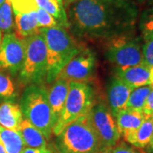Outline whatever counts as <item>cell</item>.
Masks as SVG:
<instances>
[{
    "instance_id": "cell-36",
    "label": "cell",
    "mask_w": 153,
    "mask_h": 153,
    "mask_svg": "<svg viewBox=\"0 0 153 153\" xmlns=\"http://www.w3.org/2000/svg\"><path fill=\"white\" fill-rule=\"evenodd\" d=\"M56 1H58L59 3H60V4H62L64 5V0H56Z\"/></svg>"
},
{
    "instance_id": "cell-25",
    "label": "cell",
    "mask_w": 153,
    "mask_h": 153,
    "mask_svg": "<svg viewBox=\"0 0 153 153\" xmlns=\"http://www.w3.org/2000/svg\"><path fill=\"white\" fill-rule=\"evenodd\" d=\"M14 14H25L38 9L35 0H9Z\"/></svg>"
},
{
    "instance_id": "cell-29",
    "label": "cell",
    "mask_w": 153,
    "mask_h": 153,
    "mask_svg": "<svg viewBox=\"0 0 153 153\" xmlns=\"http://www.w3.org/2000/svg\"><path fill=\"white\" fill-rule=\"evenodd\" d=\"M143 113L145 116H153V88L146 98L143 107Z\"/></svg>"
},
{
    "instance_id": "cell-12",
    "label": "cell",
    "mask_w": 153,
    "mask_h": 153,
    "mask_svg": "<svg viewBox=\"0 0 153 153\" xmlns=\"http://www.w3.org/2000/svg\"><path fill=\"white\" fill-rule=\"evenodd\" d=\"M53 82L54 83L48 91V97L51 110L52 122L55 127V123L60 118L63 107L66 103L69 90V82L62 79H55V82Z\"/></svg>"
},
{
    "instance_id": "cell-27",
    "label": "cell",
    "mask_w": 153,
    "mask_h": 153,
    "mask_svg": "<svg viewBox=\"0 0 153 153\" xmlns=\"http://www.w3.org/2000/svg\"><path fill=\"white\" fill-rule=\"evenodd\" d=\"M143 62L150 68L153 66V38L145 40L142 46Z\"/></svg>"
},
{
    "instance_id": "cell-5",
    "label": "cell",
    "mask_w": 153,
    "mask_h": 153,
    "mask_svg": "<svg viewBox=\"0 0 153 153\" xmlns=\"http://www.w3.org/2000/svg\"><path fill=\"white\" fill-rule=\"evenodd\" d=\"M94 99L93 88L87 82H69L66 103L53 128L55 136L73 121L87 115L94 105Z\"/></svg>"
},
{
    "instance_id": "cell-28",
    "label": "cell",
    "mask_w": 153,
    "mask_h": 153,
    "mask_svg": "<svg viewBox=\"0 0 153 153\" xmlns=\"http://www.w3.org/2000/svg\"><path fill=\"white\" fill-rule=\"evenodd\" d=\"M111 153H140V152L137 148L129 146L125 142H122L113 146Z\"/></svg>"
},
{
    "instance_id": "cell-23",
    "label": "cell",
    "mask_w": 153,
    "mask_h": 153,
    "mask_svg": "<svg viewBox=\"0 0 153 153\" xmlns=\"http://www.w3.org/2000/svg\"><path fill=\"white\" fill-rule=\"evenodd\" d=\"M16 86L10 76L0 71V100L10 101L16 98Z\"/></svg>"
},
{
    "instance_id": "cell-37",
    "label": "cell",
    "mask_w": 153,
    "mask_h": 153,
    "mask_svg": "<svg viewBox=\"0 0 153 153\" xmlns=\"http://www.w3.org/2000/svg\"><path fill=\"white\" fill-rule=\"evenodd\" d=\"M6 0H0V6L2 5V4H4V2H5Z\"/></svg>"
},
{
    "instance_id": "cell-30",
    "label": "cell",
    "mask_w": 153,
    "mask_h": 153,
    "mask_svg": "<svg viewBox=\"0 0 153 153\" xmlns=\"http://www.w3.org/2000/svg\"><path fill=\"white\" fill-rule=\"evenodd\" d=\"M22 153H54L49 148H31L26 147Z\"/></svg>"
},
{
    "instance_id": "cell-3",
    "label": "cell",
    "mask_w": 153,
    "mask_h": 153,
    "mask_svg": "<svg viewBox=\"0 0 153 153\" xmlns=\"http://www.w3.org/2000/svg\"><path fill=\"white\" fill-rule=\"evenodd\" d=\"M23 117L28 120L49 140L54 124L48 97V90L42 83L28 85L25 89L21 102Z\"/></svg>"
},
{
    "instance_id": "cell-21",
    "label": "cell",
    "mask_w": 153,
    "mask_h": 153,
    "mask_svg": "<svg viewBox=\"0 0 153 153\" xmlns=\"http://www.w3.org/2000/svg\"><path fill=\"white\" fill-rule=\"evenodd\" d=\"M152 88H153L150 84H148L132 89L128 100L127 102L126 109L143 111V107L145 105L146 98Z\"/></svg>"
},
{
    "instance_id": "cell-31",
    "label": "cell",
    "mask_w": 153,
    "mask_h": 153,
    "mask_svg": "<svg viewBox=\"0 0 153 153\" xmlns=\"http://www.w3.org/2000/svg\"><path fill=\"white\" fill-rule=\"evenodd\" d=\"M144 150H145V152L146 153H153V135L151 142L149 143V145Z\"/></svg>"
},
{
    "instance_id": "cell-22",
    "label": "cell",
    "mask_w": 153,
    "mask_h": 153,
    "mask_svg": "<svg viewBox=\"0 0 153 153\" xmlns=\"http://www.w3.org/2000/svg\"><path fill=\"white\" fill-rule=\"evenodd\" d=\"M15 28L14 13L9 0L0 6V32L3 33H12Z\"/></svg>"
},
{
    "instance_id": "cell-11",
    "label": "cell",
    "mask_w": 153,
    "mask_h": 153,
    "mask_svg": "<svg viewBox=\"0 0 153 153\" xmlns=\"http://www.w3.org/2000/svg\"><path fill=\"white\" fill-rule=\"evenodd\" d=\"M131 91V88L128 87L117 76L111 78L107 89V94L110 110L114 117L121 111L126 109Z\"/></svg>"
},
{
    "instance_id": "cell-14",
    "label": "cell",
    "mask_w": 153,
    "mask_h": 153,
    "mask_svg": "<svg viewBox=\"0 0 153 153\" xmlns=\"http://www.w3.org/2000/svg\"><path fill=\"white\" fill-rule=\"evenodd\" d=\"M145 117L143 111H140L124 109L118 112L115 119L121 136L125 138L135 131L141 125Z\"/></svg>"
},
{
    "instance_id": "cell-32",
    "label": "cell",
    "mask_w": 153,
    "mask_h": 153,
    "mask_svg": "<svg viewBox=\"0 0 153 153\" xmlns=\"http://www.w3.org/2000/svg\"><path fill=\"white\" fill-rule=\"evenodd\" d=\"M112 147H103L95 153H111Z\"/></svg>"
},
{
    "instance_id": "cell-15",
    "label": "cell",
    "mask_w": 153,
    "mask_h": 153,
    "mask_svg": "<svg viewBox=\"0 0 153 153\" xmlns=\"http://www.w3.org/2000/svg\"><path fill=\"white\" fill-rule=\"evenodd\" d=\"M16 35L25 39L39 33L36 11L25 14H14Z\"/></svg>"
},
{
    "instance_id": "cell-20",
    "label": "cell",
    "mask_w": 153,
    "mask_h": 153,
    "mask_svg": "<svg viewBox=\"0 0 153 153\" xmlns=\"http://www.w3.org/2000/svg\"><path fill=\"white\" fill-rule=\"evenodd\" d=\"M38 8L43 9L56 20L59 26L64 28H69L68 17L64 5L56 0H35Z\"/></svg>"
},
{
    "instance_id": "cell-18",
    "label": "cell",
    "mask_w": 153,
    "mask_h": 153,
    "mask_svg": "<svg viewBox=\"0 0 153 153\" xmlns=\"http://www.w3.org/2000/svg\"><path fill=\"white\" fill-rule=\"evenodd\" d=\"M18 131L21 134L26 147L48 148L47 140L38 128L23 117Z\"/></svg>"
},
{
    "instance_id": "cell-13",
    "label": "cell",
    "mask_w": 153,
    "mask_h": 153,
    "mask_svg": "<svg viewBox=\"0 0 153 153\" xmlns=\"http://www.w3.org/2000/svg\"><path fill=\"white\" fill-rule=\"evenodd\" d=\"M116 76L132 89L149 84L150 67L144 62L124 69H117Z\"/></svg>"
},
{
    "instance_id": "cell-34",
    "label": "cell",
    "mask_w": 153,
    "mask_h": 153,
    "mask_svg": "<svg viewBox=\"0 0 153 153\" xmlns=\"http://www.w3.org/2000/svg\"><path fill=\"white\" fill-rule=\"evenodd\" d=\"M78 0H64V4H66L65 5H68V4H71L72 3L76 2Z\"/></svg>"
},
{
    "instance_id": "cell-9",
    "label": "cell",
    "mask_w": 153,
    "mask_h": 153,
    "mask_svg": "<svg viewBox=\"0 0 153 153\" xmlns=\"http://www.w3.org/2000/svg\"><path fill=\"white\" fill-rule=\"evenodd\" d=\"M95 55L91 49H82L60 71L56 79L68 82H86L94 74Z\"/></svg>"
},
{
    "instance_id": "cell-2",
    "label": "cell",
    "mask_w": 153,
    "mask_h": 153,
    "mask_svg": "<svg viewBox=\"0 0 153 153\" xmlns=\"http://www.w3.org/2000/svg\"><path fill=\"white\" fill-rule=\"evenodd\" d=\"M39 33L44 36L47 49L45 79L48 82H53L64 66L83 47L62 27L39 28Z\"/></svg>"
},
{
    "instance_id": "cell-6",
    "label": "cell",
    "mask_w": 153,
    "mask_h": 153,
    "mask_svg": "<svg viewBox=\"0 0 153 153\" xmlns=\"http://www.w3.org/2000/svg\"><path fill=\"white\" fill-rule=\"evenodd\" d=\"M26 39V55L19 80L23 85L42 83L46 76L47 49L44 36L39 33Z\"/></svg>"
},
{
    "instance_id": "cell-1",
    "label": "cell",
    "mask_w": 153,
    "mask_h": 153,
    "mask_svg": "<svg viewBox=\"0 0 153 153\" xmlns=\"http://www.w3.org/2000/svg\"><path fill=\"white\" fill-rule=\"evenodd\" d=\"M137 15L129 0H78L71 4L67 17L76 37L111 39L129 32Z\"/></svg>"
},
{
    "instance_id": "cell-7",
    "label": "cell",
    "mask_w": 153,
    "mask_h": 153,
    "mask_svg": "<svg viewBox=\"0 0 153 153\" xmlns=\"http://www.w3.org/2000/svg\"><path fill=\"white\" fill-rule=\"evenodd\" d=\"M105 56L117 69H124L143 62L142 45L139 39L121 35L111 39Z\"/></svg>"
},
{
    "instance_id": "cell-35",
    "label": "cell",
    "mask_w": 153,
    "mask_h": 153,
    "mask_svg": "<svg viewBox=\"0 0 153 153\" xmlns=\"http://www.w3.org/2000/svg\"><path fill=\"white\" fill-rule=\"evenodd\" d=\"M0 153H6L5 149H4V147L3 144L1 143V141H0Z\"/></svg>"
},
{
    "instance_id": "cell-26",
    "label": "cell",
    "mask_w": 153,
    "mask_h": 153,
    "mask_svg": "<svg viewBox=\"0 0 153 153\" xmlns=\"http://www.w3.org/2000/svg\"><path fill=\"white\" fill-rule=\"evenodd\" d=\"M36 16H37V21H38V25L39 28H50L54 27H60L55 18L41 8H38L36 10Z\"/></svg>"
},
{
    "instance_id": "cell-33",
    "label": "cell",
    "mask_w": 153,
    "mask_h": 153,
    "mask_svg": "<svg viewBox=\"0 0 153 153\" xmlns=\"http://www.w3.org/2000/svg\"><path fill=\"white\" fill-rule=\"evenodd\" d=\"M149 84L153 88V66L150 68V77H149Z\"/></svg>"
},
{
    "instance_id": "cell-8",
    "label": "cell",
    "mask_w": 153,
    "mask_h": 153,
    "mask_svg": "<svg viewBox=\"0 0 153 153\" xmlns=\"http://www.w3.org/2000/svg\"><path fill=\"white\" fill-rule=\"evenodd\" d=\"M88 117L103 147H113L117 144L121 134L114 116L106 105H94L88 113Z\"/></svg>"
},
{
    "instance_id": "cell-39",
    "label": "cell",
    "mask_w": 153,
    "mask_h": 153,
    "mask_svg": "<svg viewBox=\"0 0 153 153\" xmlns=\"http://www.w3.org/2000/svg\"><path fill=\"white\" fill-rule=\"evenodd\" d=\"M140 1H142V0H140Z\"/></svg>"
},
{
    "instance_id": "cell-38",
    "label": "cell",
    "mask_w": 153,
    "mask_h": 153,
    "mask_svg": "<svg viewBox=\"0 0 153 153\" xmlns=\"http://www.w3.org/2000/svg\"><path fill=\"white\" fill-rule=\"evenodd\" d=\"M2 38H3V36H2V33L0 32V44H1V41H2Z\"/></svg>"
},
{
    "instance_id": "cell-4",
    "label": "cell",
    "mask_w": 153,
    "mask_h": 153,
    "mask_svg": "<svg viewBox=\"0 0 153 153\" xmlns=\"http://www.w3.org/2000/svg\"><path fill=\"white\" fill-rule=\"evenodd\" d=\"M55 146L58 153H95L103 148L88 114L66 126L56 136Z\"/></svg>"
},
{
    "instance_id": "cell-19",
    "label": "cell",
    "mask_w": 153,
    "mask_h": 153,
    "mask_svg": "<svg viewBox=\"0 0 153 153\" xmlns=\"http://www.w3.org/2000/svg\"><path fill=\"white\" fill-rule=\"evenodd\" d=\"M0 141L6 153H22L26 148L21 134L18 130L8 129L0 125Z\"/></svg>"
},
{
    "instance_id": "cell-17",
    "label": "cell",
    "mask_w": 153,
    "mask_h": 153,
    "mask_svg": "<svg viewBox=\"0 0 153 153\" xmlns=\"http://www.w3.org/2000/svg\"><path fill=\"white\" fill-rule=\"evenodd\" d=\"M23 119L20 105L12 101L0 104V125L11 130H18Z\"/></svg>"
},
{
    "instance_id": "cell-24",
    "label": "cell",
    "mask_w": 153,
    "mask_h": 153,
    "mask_svg": "<svg viewBox=\"0 0 153 153\" xmlns=\"http://www.w3.org/2000/svg\"><path fill=\"white\" fill-rule=\"evenodd\" d=\"M140 29L144 40L153 38V6L142 13L140 18Z\"/></svg>"
},
{
    "instance_id": "cell-16",
    "label": "cell",
    "mask_w": 153,
    "mask_h": 153,
    "mask_svg": "<svg viewBox=\"0 0 153 153\" xmlns=\"http://www.w3.org/2000/svg\"><path fill=\"white\" fill-rule=\"evenodd\" d=\"M153 135V116H146L136 130L124 138L126 141L137 149H145L151 142Z\"/></svg>"
},
{
    "instance_id": "cell-10",
    "label": "cell",
    "mask_w": 153,
    "mask_h": 153,
    "mask_svg": "<svg viewBox=\"0 0 153 153\" xmlns=\"http://www.w3.org/2000/svg\"><path fill=\"white\" fill-rule=\"evenodd\" d=\"M26 55V39L18 38L14 33H6L0 44V68L11 74L21 71Z\"/></svg>"
}]
</instances>
